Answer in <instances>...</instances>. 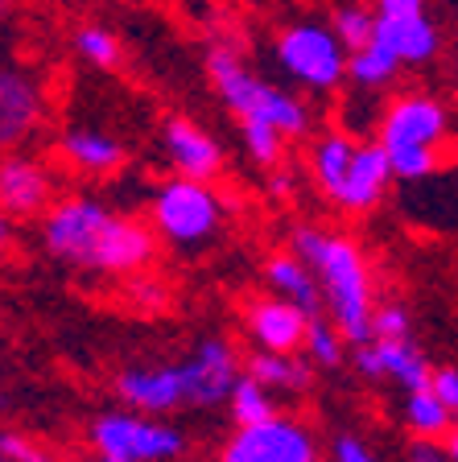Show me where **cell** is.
<instances>
[{
    "label": "cell",
    "mask_w": 458,
    "mask_h": 462,
    "mask_svg": "<svg viewBox=\"0 0 458 462\" xmlns=\"http://www.w3.org/2000/svg\"><path fill=\"white\" fill-rule=\"evenodd\" d=\"M294 256L314 273L322 310L331 327L343 335V343L360 346L372 338V277H368V260L351 240L334 236L322 227H297L294 231Z\"/></svg>",
    "instance_id": "1"
},
{
    "label": "cell",
    "mask_w": 458,
    "mask_h": 462,
    "mask_svg": "<svg viewBox=\"0 0 458 462\" xmlns=\"http://www.w3.org/2000/svg\"><path fill=\"white\" fill-rule=\"evenodd\" d=\"M207 75L220 91V99L236 112L239 125H265L273 128L285 141H297V136H310L314 128V116L294 91L260 79L257 70L244 62L231 46H215L207 54Z\"/></svg>",
    "instance_id": "2"
},
{
    "label": "cell",
    "mask_w": 458,
    "mask_h": 462,
    "mask_svg": "<svg viewBox=\"0 0 458 462\" xmlns=\"http://www.w3.org/2000/svg\"><path fill=\"white\" fill-rule=\"evenodd\" d=\"M223 199L210 190V182L170 178L153 194V227L173 248H202L220 236Z\"/></svg>",
    "instance_id": "3"
},
{
    "label": "cell",
    "mask_w": 458,
    "mask_h": 462,
    "mask_svg": "<svg viewBox=\"0 0 458 462\" xmlns=\"http://www.w3.org/2000/svg\"><path fill=\"white\" fill-rule=\"evenodd\" d=\"M96 462H173L191 450L186 433L145 413H104L91 421Z\"/></svg>",
    "instance_id": "4"
},
{
    "label": "cell",
    "mask_w": 458,
    "mask_h": 462,
    "mask_svg": "<svg viewBox=\"0 0 458 462\" xmlns=\"http://www.w3.org/2000/svg\"><path fill=\"white\" fill-rule=\"evenodd\" d=\"M277 67L294 79L305 91H334L339 83H347V50L339 46V38L331 33L326 21H294L277 33Z\"/></svg>",
    "instance_id": "5"
},
{
    "label": "cell",
    "mask_w": 458,
    "mask_h": 462,
    "mask_svg": "<svg viewBox=\"0 0 458 462\" xmlns=\"http://www.w3.org/2000/svg\"><path fill=\"white\" fill-rule=\"evenodd\" d=\"M215 462H322V450L310 425L277 413L260 425H239Z\"/></svg>",
    "instance_id": "6"
},
{
    "label": "cell",
    "mask_w": 458,
    "mask_h": 462,
    "mask_svg": "<svg viewBox=\"0 0 458 462\" xmlns=\"http://www.w3.org/2000/svg\"><path fill=\"white\" fill-rule=\"evenodd\" d=\"M107 207L87 194L75 199H58L46 207V219H42V244L54 260L62 264H75V269H91V256H96L99 231L107 223Z\"/></svg>",
    "instance_id": "7"
},
{
    "label": "cell",
    "mask_w": 458,
    "mask_h": 462,
    "mask_svg": "<svg viewBox=\"0 0 458 462\" xmlns=\"http://www.w3.org/2000/svg\"><path fill=\"white\" fill-rule=\"evenodd\" d=\"M376 133H380V149L388 144H421V149H438L450 141V107L438 96H425V91H409V96H397L376 120Z\"/></svg>",
    "instance_id": "8"
},
{
    "label": "cell",
    "mask_w": 458,
    "mask_h": 462,
    "mask_svg": "<svg viewBox=\"0 0 458 462\" xmlns=\"http://www.w3.org/2000/svg\"><path fill=\"white\" fill-rule=\"evenodd\" d=\"M182 384H186V409H215L228 401L231 384L239 380V359L228 338L210 335L194 346L186 359H178Z\"/></svg>",
    "instance_id": "9"
},
{
    "label": "cell",
    "mask_w": 458,
    "mask_h": 462,
    "mask_svg": "<svg viewBox=\"0 0 458 462\" xmlns=\"http://www.w3.org/2000/svg\"><path fill=\"white\" fill-rule=\"evenodd\" d=\"M355 367L368 380L401 384L405 393L430 388V372H434V364L413 338H368V343L355 346Z\"/></svg>",
    "instance_id": "10"
},
{
    "label": "cell",
    "mask_w": 458,
    "mask_h": 462,
    "mask_svg": "<svg viewBox=\"0 0 458 462\" xmlns=\"http://www.w3.org/2000/svg\"><path fill=\"white\" fill-rule=\"evenodd\" d=\"M46 116V91L29 70L0 67V149H17L38 133Z\"/></svg>",
    "instance_id": "11"
},
{
    "label": "cell",
    "mask_w": 458,
    "mask_h": 462,
    "mask_svg": "<svg viewBox=\"0 0 458 462\" xmlns=\"http://www.w3.org/2000/svg\"><path fill=\"white\" fill-rule=\"evenodd\" d=\"M162 153H165V162L173 165V173H178V178H191V182H210V178L223 170L220 141L202 125L186 120V116H170L162 125Z\"/></svg>",
    "instance_id": "12"
},
{
    "label": "cell",
    "mask_w": 458,
    "mask_h": 462,
    "mask_svg": "<svg viewBox=\"0 0 458 462\" xmlns=\"http://www.w3.org/2000/svg\"><path fill=\"white\" fill-rule=\"evenodd\" d=\"M153 252H157V236L149 227H141L136 219H128V215L112 211L104 231H99L91 269L116 273V277H133V273H145L153 264Z\"/></svg>",
    "instance_id": "13"
},
{
    "label": "cell",
    "mask_w": 458,
    "mask_h": 462,
    "mask_svg": "<svg viewBox=\"0 0 458 462\" xmlns=\"http://www.w3.org/2000/svg\"><path fill=\"white\" fill-rule=\"evenodd\" d=\"M116 396L145 417H165L186 409V384H182V367L162 364V367H128L116 375Z\"/></svg>",
    "instance_id": "14"
},
{
    "label": "cell",
    "mask_w": 458,
    "mask_h": 462,
    "mask_svg": "<svg viewBox=\"0 0 458 462\" xmlns=\"http://www.w3.org/2000/svg\"><path fill=\"white\" fill-rule=\"evenodd\" d=\"M54 202V178L38 157L9 153L0 157V215L33 219Z\"/></svg>",
    "instance_id": "15"
},
{
    "label": "cell",
    "mask_w": 458,
    "mask_h": 462,
    "mask_svg": "<svg viewBox=\"0 0 458 462\" xmlns=\"http://www.w3.org/2000/svg\"><path fill=\"white\" fill-rule=\"evenodd\" d=\"M388 186H392V170H388L384 149L372 141H360L351 153V165H347V173H343V186L334 194V207H343V211H351V215H368L372 207L384 202Z\"/></svg>",
    "instance_id": "16"
},
{
    "label": "cell",
    "mask_w": 458,
    "mask_h": 462,
    "mask_svg": "<svg viewBox=\"0 0 458 462\" xmlns=\"http://www.w3.org/2000/svg\"><path fill=\"white\" fill-rule=\"evenodd\" d=\"M372 42H380L401 67L434 62L442 50V29L430 13H405V17H376Z\"/></svg>",
    "instance_id": "17"
},
{
    "label": "cell",
    "mask_w": 458,
    "mask_h": 462,
    "mask_svg": "<svg viewBox=\"0 0 458 462\" xmlns=\"http://www.w3.org/2000/svg\"><path fill=\"white\" fill-rule=\"evenodd\" d=\"M248 335L257 351H273V356H297L305 335V314L281 298H265L248 306Z\"/></svg>",
    "instance_id": "18"
},
{
    "label": "cell",
    "mask_w": 458,
    "mask_h": 462,
    "mask_svg": "<svg viewBox=\"0 0 458 462\" xmlns=\"http://www.w3.org/2000/svg\"><path fill=\"white\" fill-rule=\"evenodd\" d=\"M62 157H67L70 170L79 173H96V178H107L125 165V144L116 141L112 133H99V128H67L62 141H58Z\"/></svg>",
    "instance_id": "19"
},
{
    "label": "cell",
    "mask_w": 458,
    "mask_h": 462,
    "mask_svg": "<svg viewBox=\"0 0 458 462\" xmlns=\"http://www.w3.org/2000/svg\"><path fill=\"white\" fill-rule=\"evenodd\" d=\"M265 281H268V289H273V298L297 306L305 318H318V314H322V293H318L314 273L305 269L294 252H277V256H268Z\"/></svg>",
    "instance_id": "20"
},
{
    "label": "cell",
    "mask_w": 458,
    "mask_h": 462,
    "mask_svg": "<svg viewBox=\"0 0 458 462\" xmlns=\"http://www.w3.org/2000/svg\"><path fill=\"white\" fill-rule=\"evenodd\" d=\"M260 388H268V393H305L310 388V380H314V372H310V364L297 356H273V351H257V356L248 359V372Z\"/></svg>",
    "instance_id": "21"
},
{
    "label": "cell",
    "mask_w": 458,
    "mask_h": 462,
    "mask_svg": "<svg viewBox=\"0 0 458 462\" xmlns=\"http://www.w3.org/2000/svg\"><path fill=\"white\" fill-rule=\"evenodd\" d=\"M355 144L360 141L347 133H326L322 141L314 144V153H310V173H314L318 190L331 202H334V194H339V186H343V173H347V165H351Z\"/></svg>",
    "instance_id": "22"
},
{
    "label": "cell",
    "mask_w": 458,
    "mask_h": 462,
    "mask_svg": "<svg viewBox=\"0 0 458 462\" xmlns=\"http://www.w3.org/2000/svg\"><path fill=\"white\" fill-rule=\"evenodd\" d=\"M401 417H405V425H409L417 438H430V442H438V438H450V433H454V413H450L430 388H421V393H405Z\"/></svg>",
    "instance_id": "23"
},
{
    "label": "cell",
    "mask_w": 458,
    "mask_h": 462,
    "mask_svg": "<svg viewBox=\"0 0 458 462\" xmlns=\"http://www.w3.org/2000/svg\"><path fill=\"white\" fill-rule=\"evenodd\" d=\"M401 75V62L380 46V42H368L363 50L347 54V83H355L360 91H380L392 79Z\"/></svg>",
    "instance_id": "24"
},
{
    "label": "cell",
    "mask_w": 458,
    "mask_h": 462,
    "mask_svg": "<svg viewBox=\"0 0 458 462\" xmlns=\"http://www.w3.org/2000/svg\"><path fill=\"white\" fill-rule=\"evenodd\" d=\"M326 25H331V33L339 38V46H343L347 54H355V50H363L372 42L376 13H372V5H363V0H339Z\"/></svg>",
    "instance_id": "25"
},
{
    "label": "cell",
    "mask_w": 458,
    "mask_h": 462,
    "mask_svg": "<svg viewBox=\"0 0 458 462\" xmlns=\"http://www.w3.org/2000/svg\"><path fill=\"white\" fill-rule=\"evenodd\" d=\"M228 409H231V421H236V430H239V425H260V421H268V417L281 413V409H277V396L268 393V388H260L252 375H239L236 384H231Z\"/></svg>",
    "instance_id": "26"
},
{
    "label": "cell",
    "mask_w": 458,
    "mask_h": 462,
    "mask_svg": "<svg viewBox=\"0 0 458 462\" xmlns=\"http://www.w3.org/2000/svg\"><path fill=\"white\" fill-rule=\"evenodd\" d=\"M343 335L331 327V318L318 314V318H305V335H302V351L305 359L314 367H326V372H334V367L343 364Z\"/></svg>",
    "instance_id": "27"
},
{
    "label": "cell",
    "mask_w": 458,
    "mask_h": 462,
    "mask_svg": "<svg viewBox=\"0 0 458 462\" xmlns=\"http://www.w3.org/2000/svg\"><path fill=\"white\" fill-rule=\"evenodd\" d=\"M384 157H388L392 178L401 182H421L438 170V149H421V144H388Z\"/></svg>",
    "instance_id": "28"
},
{
    "label": "cell",
    "mask_w": 458,
    "mask_h": 462,
    "mask_svg": "<svg viewBox=\"0 0 458 462\" xmlns=\"http://www.w3.org/2000/svg\"><path fill=\"white\" fill-rule=\"evenodd\" d=\"M75 50L91 62V67H104V70H112L116 62H120V42H116V33L104 29V25H83L79 29Z\"/></svg>",
    "instance_id": "29"
},
{
    "label": "cell",
    "mask_w": 458,
    "mask_h": 462,
    "mask_svg": "<svg viewBox=\"0 0 458 462\" xmlns=\"http://www.w3.org/2000/svg\"><path fill=\"white\" fill-rule=\"evenodd\" d=\"M239 136H244V149L257 165H277L285 153V136H277L265 125H239Z\"/></svg>",
    "instance_id": "30"
},
{
    "label": "cell",
    "mask_w": 458,
    "mask_h": 462,
    "mask_svg": "<svg viewBox=\"0 0 458 462\" xmlns=\"http://www.w3.org/2000/svg\"><path fill=\"white\" fill-rule=\"evenodd\" d=\"M372 338H409L413 330V318L405 306H372V322H368Z\"/></svg>",
    "instance_id": "31"
},
{
    "label": "cell",
    "mask_w": 458,
    "mask_h": 462,
    "mask_svg": "<svg viewBox=\"0 0 458 462\" xmlns=\"http://www.w3.org/2000/svg\"><path fill=\"white\" fill-rule=\"evenodd\" d=\"M0 454L9 462H54V454L42 450L38 442H29L21 433H0Z\"/></svg>",
    "instance_id": "32"
},
{
    "label": "cell",
    "mask_w": 458,
    "mask_h": 462,
    "mask_svg": "<svg viewBox=\"0 0 458 462\" xmlns=\"http://www.w3.org/2000/svg\"><path fill=\"white\" fill-rule=\"evenodd\" d=\"M331 462H380V454H376L368 442H360L355 433H334Z\"/></svg>",
    "instance_id": "33"
},
{
    "label": "cell",
    "mask_w": 458,
    "mask_h": 462,
    "mask_svg": "<svg viewBox=\"0 0 458 462\" xmlns=\"http://www.w3.org/2000/svg\"><path fill=\"white\" fill-rule=\"evenodd\" d=\"M405 458H409V462H458L454 458V433L446 438V446L430 442V438H417V442L405 450Z\"/></svg>",
    "instance_id": "34"
},
{
    "label": "cell",
    "mask_w": 458,
    "mask_h": 462,
    "mask_svg": "<svg viewBox=\"0 0 458 462\" xmlns=\"http://www.w3.org/2000/svg\"><path fill=\"white\" fill-rule=\"evenodd\" d=\"M430 393L446 404L450 413H454V409H458V372H454V367H450V364L446 367H434V372H430Z\"/></svg>",
    "instance_id": "35"
},
{
    "label": "cell",
    "mask_w": 458,
    "mask_h": 462,
    "mask_svg": "<svg viewBox=\"0 0 458 462\" xmlns=\"http://www.w3.org/2000/svg\"><path fill=\"white\" fill-rule=\"evenodd\" d=\"M430 0H376L372 13L376 17H405V13H425Z\"/></svg>",
    "instance_id": "36"
},
{
    "label": "cell",
    "mask_w": 458,
    "mask_h": 462,
    "mask_svg": "<svg viewBox=\"0 0 458 462\" xmlns=\"http://www.w3.org/2000/svg\"><path fill=\"white\" fill-rule=\"evenodd\" d=\"M9 236H13V231H9V215H0V248L9 244Z\"/></svg>",
    "instance_id": "37"
},
{
    "label": "cell",
    "mask_w": 458,
    "mask_h": 462,
    "mask_svg": "<svg viewBox=\"0 0 458 462\" xmlns=\"http://www.w3.org/2000/svg\"><path fill=\"white\" fill-rule=\"evenodd\" d=\"M0 13H5V0H0Z\"/></svg>",
    "instance_id": "38"
},
{
    "label": "cell",
    "mask_w": 458,
    "mask_h": 462,
    "mask_svg": "<svg viewBox=\"0 0 458 462\" xmlns=\"http://www.w3.org/2000/svg\"><path fill=\"white\" fill-rule=\"evenodd\" d=\"M0 462H9V458H5V454H0Z\"/></svg>",
    "instance_id": "39"
}]
</instances>
